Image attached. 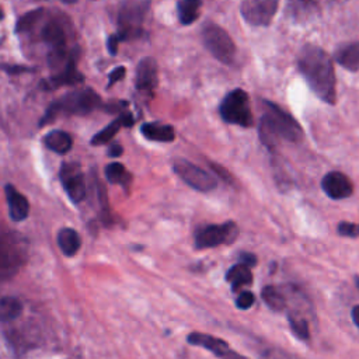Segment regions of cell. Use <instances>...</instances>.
Here are the masks:
<instances>
[{"label":"cell","mask_w":359,"mask_h":359,"mask_svg":"<svg viewBox=\"0 0 359 359\" xmlns=\"http://www.w3.org/2000/svg\"><path fill=\"white\" fill-rule=\"evenodd\" d=\"M297 69L310 90L324 102L335 104V72L331 56L316 45H304L297 55Z\"/></svg>","instance_id":"6da1fadb"},{"label":"cell","mask_w":359,"mask_h":359,"mask_svg":"<svg viewBox=\"0 0 359 359\" xmlns=\"http://www.w3.org/2000/svg\"><path fill=\"white\" fill-rule=\"evenodd\" d=\"M264 108L258 123V135L268 149H273L279 139L293 143L303 139V129L290 114L268 100H264Z\"/></svg>","instance_id":"7a4b0ae2"},{"label":"cell","mask_w":359,"mask_h":359,"mask_svg":"<svg viewBox=\"0 0 359 359\" xmlns=\"http://www.w3.org/2000/svg\"><path fill=\"white\" fill-rule=\"evenodd\" d=\"M101 107V97L93 88L76 90L53 101L41 118L39 126L49 125L65 115H87Z\"/></svg>","instance_id":"3957f363"},{"label":"cell","mask_w":359,"mask_h":359,"mask_svg":"<svg viewBox=\"0 0 359 359\" xmlns=\"http://www.w3.org/2000/svg\"><path fill=\"white\" fill-rule=\"evenodd\" d=\"M150 0H122L118 10L119 41L136 39L143 34L142 24L147 14Z\"/></svg>","instance_id":"277c9868"},{"label":"cell","mask_w":359,"mask_h":359,"mask_svg":"<svg viewBox=\"0 0 359 359\" xmlns=\"http://www.w3.org/2000/svg\"><path fill=\"white\" fill-rule=\"evenodd\" d=\"M219 112L222 119L231 125L250 128L254 123L248 94L241 88L231 90L224 95L219 105Z\"/></svg>","instance_id":"5b68a950"},{"label":"cell","mask_w":359,"mask_h":359,"mask_svg":"<svg viewBox=\"0 0 359 359\" xmlns=\"http://www.w3.org/2000/svg\"><path fill=\"white\" fill-rule=\"evenodd\" d=\"M27 240L14 231L3 234L1 238V278L6 280L13 276L25 262L27 258Z\"/></svg>","instance_id":"8992f818"},{"label":"cell","mask_w":359,"mask_h":359,"mask_svg":"<svg viewBox=\"0 0 359 359\" xmlns=\"http://www.w3.org/2000/svg\"><path fill=\"white\" fill-rule=\"evenodd\" d=\"M202 41L208 52L219 62L230 65L236 56V45L230 35L217 24L206 22L202 28Z\"/></svg>","instance_id":"52a82bcc"},{"label":"cell","mask_w":359,"mask_h":359,"mask_svg":"<svg viewBox=\"0 0 359 359\" xmlns=\"http://www.w3.org/2000/svg\"><path fill=\"white\" fill-rule=\"evenodd\" d=\"M238 236V227L234 222L220 224H208L198 229L194 234V244L198 250L213 248L223 244H231Z\"/></svg>","instance_id":"ba28073f"},{"label":"cell","mask_w":359,"mask_h":359,"mask_svg":"<svg viewBox=\"0 0 359 359\" xmlns=\"http://www.w3.org/2000/svg\"><path fill=\"white\" fill-rule=\"evenodd\" d=\"M172 170L188 187L195 191L209 192L217 185V181L212 174L185 158H175L172 161Z\"/></svg>","instance_id":"9c48e42d"},{"label":"cell","mask_w":359,"mask_h":359,"mask_svg":"<svg viewBox=\"0 0 359 359\" xmlns=\"http://www.w3.org/2000/svg\"><path fill=\"white\" fill-rule=\"evenodd\" d=\"M279 0H241L240 13L252 27H266L278 11Z\"/></svg>","instance_id":"30bf717a"},{"label":"cell","mask_w":359,"mask_h":359,"mask_svg":"<svg viewBox=\"0 0 359 359\" xmlns=\"http://www.w3.org/2000/svg\"><path fill=\"white\" fill-rule=\"evenodd\" d=\"M59 178L65 192L73 203H79L86 198V180L79 163H63L59 171Z\"/></svg>","instance_id":"8fae6325"},{"label":"cell","mask_w":359,"mask_h":359,"mask_svg":"<svg viewBox=\"0 0 359 359\" xmlns=\"http://www.w3.org/2000/svg\"><path fill=\"white\" fill-rule=\"evenodd\" d=\"M187 342L194 346L203 348L209 352H212L217 359H250L230 348V345L213 335L202 334V332H191L187 337Z\"/></svg>","instance_id":"7c38bea8"},{"label":"cell","mask_w":359,"mask_h":359,"mask_svg":"<svg viewBox=\"0 0 359 359\" xmlns=\"http://www.w3.org/2000/svg\"><path fill=\"white\" fill-rule=\"evenodd\" d=\"M321 189L330 199L341 201L353 194V182L341 171H330L321 178Z\"/></svg>","instance_id":"4fadbf2b"},{"label":"cell","mask_w":359,"mask_h":359,"mask_svg":"<svg viewBox=\"0 0 359 359\" xmlns=\"http://www.w3.org/2000/svg\"><path fill=\"white\" fill-rule=\"evenodd\" d=\"M320 14L317 0H286L285 15L289 21L304 24L313 21Z\"/></svg>","instance_id":"5bb4252c"},{"label":"cell","mask_w":359,"mask_h":359,"mask_svg":"<svg viewBox=\"0 0 359 359\" xmlns=\"http://www.w3.org/2000/svg\"><path fill=\"white\" fill-rule=\"evenodd\" d=\"M83 80H84V76L77 70V67H76V56L73 55L70 57V60L67 62V65L62 70H59L57 73H53L49 79L43 80L41 86L46 91H50V90H55V88L62 87V86H76V84H80V83H83Z\"/></svg>","instance_id":"9a60e30c"},{"label":"cell","mask_w":359,"mask_h":359,"mask_svg":"<svg viewBox=\"0 0 359 359\" xmlns=\"http://www.w3.org/2000/svg\"><path fill=\"white\" fill-rule=\"evenodd\" d=\"M157 63L153 57H144L139 62L136 67L135 86L136 90L143 94H151L157 86Z\"/></svg>","instance_id":"2e32d148"},{"label":"cell","mask_w":359,"mask_h":359,"mask_svg":"<svg viewBox=\"0 0 359 359\" xmlns=\"http://www.w3.org/2000/svg\"><path fill=\"white\" fill-rule=\"evenodd\" d=\"M41 39L49 46V50H67V38L63 24L56 20H48L41 28Z\"/></svg>","instance_id":"e0dca14e"},{"label":"cell","mask_w":359,"mask_h":359,"mask_svg":"<svg viewBox=\"0 0 359 359\" xmlns=\"http://www.w3.org/2000/svg\"><path fill=\"white\" fill-rule=\"evenodd\" d=\"M4 194H6V201H7V206H8L10 219L14 220V222L25 220L29 215V202H28V199L18 189H15V187L11 185V184H6Z\"/></svg>","instance_id":"ac0fdd59"},{"label":"cell","mask_w":359,"mask_h":359,"mask_svg":"<svg viewBox=\"0 0 359 359\" xmlns=\"http://www.w3.org/2000/svg\"><path fill=\"white\" fill-rule=\"evenodd\" d=\"M135 123V118L130 112H121L118 118H115L112 122H109L104 129H101L100 132H97L93 137H91V144L93 146H101L105 144L108 142L112 140V137L119 132V129L122 126H132Z\"/></svg>","instance_id":"d6986e66"},{"label":"cell","mask_w":359,"mask_h":359,"mask_svg":"<svg viewBox=\"0 0 359 359\" xmlns=\"http://www.w3.org/2000/svg\"><path fill=\"white\" fill-rule=\"evenodd\" d=\"M338 65L349 72L359 70V42H345L341 43L334 53Z\"/></svg>","instance_id":"ffe728a7"},{"label":"cell","mask_w":359,"mask_h":359,"mask_svg":"<svg viewBox=\"0 0 359 359\" xmlns=\"http://www.w3.org/2000/svg\"><path fill=\"white\" fill-rule=\"evenodd\" d=\"M140 133L143 137L151 142L168 143L175 139V132L171 125H164L160 122H146L140 126Z\"/></svg>","instance_id":"44dd1931"},{"label":"cell","mask_w":359,"mask_h":359,"mask_svg":"<svg viewBox=\"0 0 359 359\" xmlns=\"http://www.w3.org/2000/svg\"><path fill=\"white\" fill-rule=\"evenodd\" d=\"M57 245L66 257H73L81 247L80 234L72 227H63L56 236Z\"/></svg>","instance_id":"7402d4cb"},{"label":"cell","mask_w":359,"mask_h":359,"mask_svg":"<svg viewBox=\"0 0 359 359\" xmlns=\"http://www.w3.org/2000/svg\"><path fill=\"white\" fill-rule=\"evenodd\" d=\"M43 144L57 154H66L73 146V139L67 132L55 129L45 135Z\"/></svg>","instance_id":"603a6c76"},{"label":"cell","mask_w":359,"mask_h":359,"mask_svg":"<svg viewBox=\"0 0 359 359\" xmlns=\"http://www.w3.org/2000/svg\"><path fill=\"white\" fill-rule=\"evenodd\" d=\"M226 280L231 285V290H237L241 286H247L252 283V273L251 266L238 262L234 264L229 271L226 272Z\"/></svg>","instance_id":"cb8c5ba5"},{"label":"cell","mask_w":359,"mask_h":359,"mask_svg":"<svg viewBox=\"0 0 359 359\" xmlns=\"http://www.w3.org/2000/svg\"><path fill=\"white\" fill-rule=\"evenodd\" d=\"M261 297L264 303L273 311H283L287 307V299L283 294V292L273 286V285H266L261 290Z\"/></svg>","instance_id":"d4e9b609"},{"label":"cell","mask_w":359,"mask_h":359,"mask_svg":"<svg viewBox=\"0 0 359 359\" xmlns=\"http://www.w3.org/2000/svg\"><path fill=\"white\" fill-rule=\"evenodd\" d=\"M202 0H180L177 4L178 20L182 25H189L195 22L199 17V8Z\"/></svg>","instance_id":"484cf974"},{"label":"cell","mask_w":359,"mask_h":359,"mask_svg":"<svg viewBox=\"0 0 359 359\" xmlns=\"http://www.w3.org/2000/svg\"><path fill=\"white\" fill-rule=\"evenodd\" d=\"M287 323L293 335L300 341H310L309 321L299 311H287Z\"/></svg>","instance_id":"4316f807"},{"label":"cell","mask_w":359,"mask_h":359,"mask_svg":"<svg viewBox=\"0 0 359 359\" xmlns=\"http://www.w3.org/2000/svg\"><path fill=\"white\" fill-rule=\"evenodd\" d=\"M45 10L43 8H35L24 15H21L15 22V32L17 34H25L34 29V27L43 18Z\"/></svg>","instance_id":"83f0119b"},{"label":"cell","mask_w":359,"mask_h":359,"mask_svg":"<svg viewBox=\"0 0 359 359\" xmlns=\"http://www.w3.org/2000/svg\"><path fill=\"white\" fill-rule=\"evenodd\" d=\"M22 313V304L17 297L4 296L0 302V318L1 321H11Z\"/></svg>","instance_id":"f1b7e54d"},{"label":"cell","mask_w":359,"mask_h":359,"mask_svg":"<svg viewBox=\"0 0 359 359\" xmlns=\"http://www.w3.org/2000/svg\"><path fill=\"white\" fill-rule=\"evenodd\" d=\"M105 177L111 184H121V185H128L132 180L130 174L128 172V170L125 168L123 164L121 163H109L105 170Z\"/></svg>","instance_id":"f546056e"},{"label":"cell","mask_w":359,"mask_h":359,"mask_svg":"<svg viewBox=\"0 0 359 359\" xmlns=\"http://www.w3.org/2000/svg\"><path fill=\"white\" fill-rule=\"evenodd\" d=\"M337 233L342 237L356 238L359 237V224L349 223V222H339L337 226Z\"/></svg>","instance_id":"4dcf8cb0"},{"label":"cell","mask_w":359,"mask_h":359,"mask_svg":"<svg viewBox=\"0 0 359 359\" xmlns=\"http://www.w3.org/2000/svg\"><path fill=\"white\" fill-rule=\"evenodd\" d=\"M254 302H255L254 293L250 292V290H244V292H241V293L237 296V299H236V306H237L240 310H247V309H250V307L254 304Z\"/></svg>","instance_id":"1f68e13d"},{"label":"cell","mask_w":359,"mask_h":359,"mask_svg":"<svg viewBox=\"0 0 359 359\" xmlns=\"http://www.w3.org/2000/svg\"><path fill=\"white\" fill-rule=\"evenodd\" d=\"M3 72H6L7 74H21V73H28L32 72L34 69L29 66H24V65H1Z\"/></svg>","instance_id":"d6a6232c"},{"label":"cell","mask_w":359,"mask_h":359,"mask_svg":"<svg viewBox=\"0 0 359 359\" xmlns=\"http://www.w3.org/2000/svg\"><path fill=\"white\" fill-rule=\"evenodd\" d=\"M125 74H126V69H125V66H118V67H115V69L109 73V76H108V84H107V88H109L111 86H114L115 83H118L119 80H122V79L125 77Z\"/></svg>","instance_id":"836d02e7"},{"label":"cell","mask_w":359,"mask_h":359,"mask_svg":"<svg viewBox=\"0 0 359 359\" xmlns=\"http://www.w3.org/2000/svg\"><path fill=\"white\" fill-rule=\"evenodd\" d=\"M119 42H121V41H119V38L116 36V34H112V35L108 36V39H107V49H108L109 55H112V56L116 55Z\"/></svg>","instance_id":"e575fe53"},{"label":"cell","mask_w":359,"mask_h":359,"mask_svg":"<svg viewBox=\"0 0 359 359\" xmlns=\"http://www.w3.org/2000/svg\"><path fill=\"white\" fill-rule=\"evenodd\" d=\"M238 259H240V262H243V264H245V265H248V266H255L257 265V257L252 254V252H245V251H243L241 254H240V257H238Z\"/></svg>","instance_id":"d590c367"},{"label":"cell","mask_w":359,"mask_h":359,"mask_svg":"<svg viewBox=\"0 0 359 359\" xmlns=\"http://www.w3.org/2000/svg\"><path fill=\"white\" fill-rule=\"evenodd\" d=\"M122 153H123V149H122V146L118 144V143H114V144L108 149V156H109V157H119Z\"/></svg>","instance_id":"8d00e7d4"},{"label":"cell","mask_w":359,"mask_h":359,"mask_svg":"<svg viewBox=\"0 0 359 359\" xmlns=\"http://www.w3.org/2000/svg\"><path fill=\"white\" fill-rule=\"evenodd\" d=\"M351 318H352L353 325L359 330V304H356V306L352 307V310H351Z\"/></svg>","instance_id":"74e56055"},{"label":"cell","mask_w":359,"mask_h":359,"mask_svg":"<svg viewBox=\"0 0 359 359\" xmlns=\"http://www.w3.org/2000/svg\"><path fill=\"white\" fill-rule=\"evenodd\" d=\"M268 359H293V358H290V356L286 355V353L278 352V353H271V355H268Z\"/></svg>","instance_id":"f35d334b"},{"label":"cell","mask_w":359,"mask_h":359,"mask_svg":"<svg viewBox=\"0 0 359 359\" xmlns=\"http://www.w3.org/2000/svg\"><path fill=\"white\" fill-rule=\"evenodd\" d=\"M353 282H355V286H356V289L359 290V275H355V276H353Z\"/></svg>","instance_id":"ab89813d"}]
</instances>
